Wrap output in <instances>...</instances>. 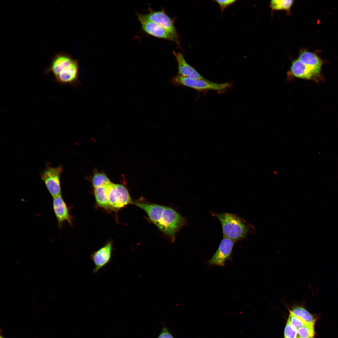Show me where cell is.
<instances>
[{
    "label": "cell",
    "instance_id": "1",
    "mask_svg": "<svg viewBox=\"0 0 338 338\" xmlns=\"http://www.w3.org/2000/svg\"><path fill=\"white\" fill-rule=\"evenodd\" d=\"M133 204L144 210L152 222L173 239L176 233L185 223V219L171 207L140 202Z\"/></svg>",
    "mask_w": 338,
    "mask_h": 338
},
{
    "label": "cell",
    "instance_id": "2",
    "mask_svg": "<svg viewBox=\"0 0 338 338\" xmlns=\"http://www.w3.org/2000/svg\"><path fill=\"white\" fill-rule=\"evenodd\" d=\"M53 75L55 81L63 85H70L77 87L80 85L79 68L77 62L69 55L59 53L52 58L50 65L44 73Z\"/></svg>",
    "mask_w": 338,
    "mask_h": 338
},
{
    "label": "cell",
    "instance_id": "3",
    "mask_svg": "<svg viewBox=\"0 0 338 338\" xmlns=\"http://www.w3.org/2000/svg\"><path fill=\"white\" fill-rule=\"evenodd\" d=\"M213 215L222 225L223 237L235 242L245 238L249 233H255V228L253 225L235 214L215 213Z\"/></svg>",
    "mask_w": 338,
    "mask_h": 338
},
{
    "label": "cell",
    "instance_id": "4",
    "mask_svg": "<svg viewBox=\"0 0 338 338\" xmlns=\"http://www.w3.org/2000/svg\"><path fill=\"white\" fill-rule=\"evenodd\" d=\"M172 81L174 85H183L199 90L221 91L227 88L230 86L228 83H217L206 79L192 78L179 75L173 77Z\"/></svg>",
    "mask_w": 338,
    "mask_h": 338
},
{
    "label": "cell",
    "instance_id": "5",
    "mask_svg": "<svg viewBox=\"0 0 338 338\" xmlns=\"http://www.w3.org/2000/svg\"><path fill=\"white\" fill-rule=\"evenodd\" d=\"M62 171L61 166H47L41 173V178L53 198L61 195L60 177Z\"/></svg>",
    "mask_w": 338,
    "mask_h": 338
},
{
    "label": "cell",
    "instance_id": "6",
    "mask_svg": "<svg viewBox=\"0 0 338 338\" xmlns=\"http://www.w3.org/2000/svg\"><path fill=\"white\" fill-rule=\"evenodd\" d=\"M143 15L146 19L164 28L178 41L177 34L173 21L163 9L158 11L151 10L148 13Z\"/></svg>",
    "mask_w": 338,
    "mask_h": 338
},
{
    "label": "cell",
    "instance_id": "7",
    "mask_svg": "<svg viewBox=\"0 0 338 338\" xmlns=\"http://www.w3.org/2000/svg\"><path fill=\"white\" fill-rule=\"evenodd\" d=\"M234 242L223 237L217 250L207 263L211 265L224 266L225 262L230 259Z\"/></svg>",
    "mask_w": 338,
    "mask_h": 338
},
{
    "label": "cell",
    "instance_id": "8",
    "mask_svg": "<svg viewBox=\"0 0 338 338\" xmlns=\"http://www.w3.org/2000/svg\"><path fill=\"white\" fill-rule=\"evenodd\" d=\"M138 18L143 30L147 33L156 37L174 41L178 44V41L164 28L146 19L143 14H138Z\"/></svg>",
    "mask_w": 338,
    "mask_h": 338
},
{
    "label": "cell",
    "instance_id": "9",
    "mask_svg": "<svg viewBox=\"0 0 338 338\" xmlns=\"http://www.w3.org/2000/svg\"><path fill=\"white\" fill-rule=\"evenodd\" d=\"M111 242L107 243L91 255V259L95 266L93 270L96 273L109 263L111 259L112 250Z\"/></svg>",
    "mask_w": 338,
    "mask_h": 338
},
{
    "label": "cell",
    "instance_id": "10",
    "mask_svg": "<svg viewBox=\"0 0 338 338\" xmlns=\"http://www.w3.org/2000/svg\"><path fill=\"white\" fill-rule=\"evenodd\" d=\"M53 207L59 228H61L63 223L67 222L72 225V218L68 208L61 195L53 197Z\"/></svg>",
    "mask_w": 338,
    "mask_h": 338
},
{
    "label": "cell",
    "instance_id": "11",
    "mask_svg": "<svg viewBox=\"0 0 338 338\" xmlns=\"http://www.w3.org/2000/svg\"><path fill=\"white\" fill-rule=\"evenodd\" d=\"M178 65L179 75L188 78L200 79H206L189 65L185 60L183 55L180 52L173 51Z\"/></svg>",
    "mask_w": 338,
    "mask_h": 338
},
{
    "label": "cell",
    "instance_id": "12",
    "mask_svg": "<svg viewBox=\"0 0 338 338\" xmlns=\"http://www.w3.org/2000/svg\"><path fill=\"white\" fill-rule=\"evenodd\" d=\"M298 59L318 78L320 77L323 62L316 55L305 51L300 54Z\"/></svg>",
    "mask_w": 338,
    "mask_h": 338
},
{
    "label": "cell",
    "instance_id": "13",
    "mask_svg": "<svg viewBox=\"0 0 338 338\" xmlns=\"http://www.w3.org/2000/svg\"><path fill=\"white\" fill-rule=\"evenodd\" d=\"M291 71L293 74L298 78L314 80L318 78L298 59L293 61Z\"/></svg>",
    "mask_w": 338,
    "mask_h": 338
},
{
    "label": "cell",
    "instance_id": "14",
    "mask_svg": "<svg viewBox=\"0 0 338 338\" xmlns=\"http://www.w3.org/2000/svg\"><path fill=\"white\" fill-rule=\"evenodd\" d=\"M106 188L109 202L113 210L121 208L120 195L115 184L110 182L106 185Z\"/></svg>",
    "mask_w": 338,
    "mask_h": 338
},
{
    "label": "cell",
    "instance_id": "15",
    "mask_svg": "<svg viewBox=\"0 0 338 338\" xmlns=\"http://www.w3.org/2000/svg\"><path fill=\"white\" fill-rule=\"evenodd\" d=\"M289 311V313L300 318L308 324L314 326L315 321V318L303 305H294Z\"/></svg>",
    "mask_w": 338,
    "mask_h": 338
},
{
    "label": "cell",
    "instance_id": "16",
    "mask_svg": "<svg viewBox=\"0 0 338 338\" xmlns=\"http://www.w3.org/2000/svg\"><path fill=\"white\" fill-rule=\"evenodd\" d=\"M94 193L99 206L106 210H112L109 202L106 185L94 188Z\"/></svg>",
    "mask_w": 338,
    "mask_h": 338
},
{
    "label": "cell",
    "instance_id": "17",
    "mask_svg": "<svg viewBox=\"0 0 338 338\" xmlns=\"http://www.w3.org/2000/svg\"><path fill=\"white\" fill-rule=\"evenodd\" d=\"M115 185L120 195L121 207L132 204L133 201L126 187L121 184H115Z\"/></svg>",
    "mask_w": 338,
    "mask_h": 338
},
{
    "label": "cell",
    "instance_id": "18",
    "mask_svg": "<svg viewBox=\"0 0 338 338\" xmlns=\"http://www.w3.org/2000/svg\"><path fill=\"white\" fill-rule=\"evenodd\" d=\"M110 182L106 175L102 172L95 173L92 179V183L94 188L106 185Z\"/></svg>",
    "mask_w": 338,
    "mask_h": 338
},
{
    "label": "cell",
    "instance_id": "19",
    "mask_svg": "<svg viewBox=\"0 0 338 338\" xmlns=\"http://www.w3.org/2000/svg\"><path fill=\"white\" fill-rule=\"evenodd\" d=\"M293 1L292 0H272L271 1L270 6L274 10H289L292 5Z\"/></svg>",
    "mask_w": 338,
    "mask_h": 338
},
{
    "label": "cell",
    "instance_id": "20",
    "mask_svg": "<svg viewBox=\"0 0 338 338\" xmlns=\"http://www.w3.org/2000/svg\"><path fill=\"white\" fill-rule=\"evenodd\" d=\"M297 330L300 338H312L315 334L314 327L313 326H304L299 328Z\"/></svg>",
    "mask_w": 338,
    "mask_h": 338
},
{
    "label": "cell",
    "instance_id": "21",
    "mask_svg": "<svg viewBox=\"0 0 338 338\" xmlns=\"http://www.w3.org/2000/svg\"><path fill=\"white\" fill-rule=\"evenodd\" d=\"M288 320L291 325L297 329L304 326H307L314 327L308 324L300 318L290 313H289Z\"/></svg>",
    "mask_w": 338,
    "mask_h": 338
},
{
    "label": "cell",
    "instance_id": "22",
    "mask_svg": "<svg viewBox=\"0 0 338 338\" xmlns=\"http://www.w3.org/2000/svg\"><path fill=\"white\" fill-rule=\"evenodd\" d=\"M284 338H300L297 330L287 321L284 330Z\"/></svg>",
    "mask_w": 338,
    "mask_h": 338
},
{
    "label": "cell",
    "instance_id": "23",
    "mask_svg": "<svg viewBox=\"0 0 338 338\" xmlns=\"http://www.w3.org/2000/svg\"><path fill=\"white\" fill-rule=\"evenodd\" d=\"M157 338H174L166 327L164 325Z\"/></svg>",
    "mask_w": 338,
    "mask_h": 338
},
{
    "label": "cell",
    "instance_id": "24",
    "mask_svg": "<svg viewBox=\"0 0 338 338\" xmlns=\"http://www.w3.org/2000/svg\"><path fill=\"white\" fill-rule=\"evenodd\" d=\"M236 1L235 0H225L215 1L219 5L222 10H223L232 4Z\"/></svg>",
    "mask_w": 338,
    "mask_h": 338
},
{
    "label": "cell",
    "instance_id": "25",
    "mask_svg": "<svg viewBox=\"0 0 338 338\" xmlns=\"http://www.w3.org/2000/svg\"><path fill=\"white\" fill-rule=\"evenodd\" d=\"M0 338H4V337H3V336H2V335H0Z\"/></svg>",
    "mask_w": 338,
    "mask_h": 338
},
{
    "label": "cell",
    "instance_id": "26",
    "mask_svg": "<svg viewBox=\"0 0 338 338\" xmlns=\"http://www.w3.org/2000/svg\"></svg>",
    "mask_w": 338,
    "mask_h": 338
}]
</instances>
